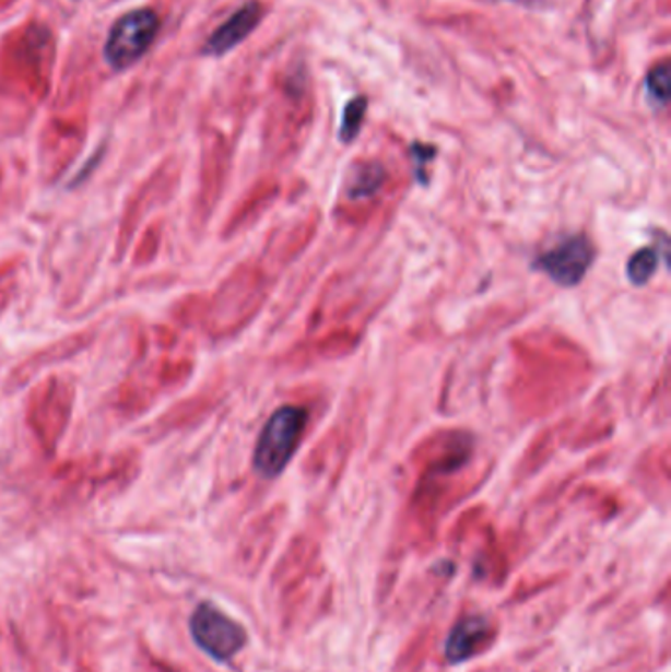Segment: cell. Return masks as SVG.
Returning a JSON list of instances; mask_svg holds the SVG:
<instances>
[{
    "instance_id": "2",
    "label": "cell",
    "mask_w": 671,
    "mask_h": 672,
    "mask_svg": "<svg viewBox=\"0 0 671 672\" xmlns=\"http://www.w3.org/2000/svg\"><path fill=\"white\" fill-rule=\"evenodd\" d=\"M306 423L307 413L302 408L284 405L274 411L260 433L255 450V470L260 476L276 478L284 472L296 452Z\"/></svg>"
},
{
    "instance_id": "7",
    "label": "cell",
    "mask_w": 671,
    "mask_h": 672,
    "mask_svg": "<svg viewBox=\"0 0 671 672\" xmlns=\"http://www.w3.org/2000/svg\"><path fill=\"white\" fill-rule=\"evenodd\" d=\"M671 68L668 61L650 69L646 75V95L654 107H666L670 101Z\"/></svg>"
},
{
    "instance_id": "6",
    "label": "cell",
    "mask_w": 671,
    "mask_h": 672,
    "mask_svg": "<svg viewBox=\"0 0 671 672\" xmlns=\"http://www.w3.org/2000/svg\"><path fill=\"white\" fill-rule=\"evenodd\" d=\"M488 632L491 625L484 617L479 615L464 617L463 622L455 625L454 632L449 634V639L445 644V657L451 663H463L467 659H471L488 641Z\"/></svg>"
},
{
    "instance_id": "3",
    "label": "cell",
    "mask_w": 671,
    "mask_h": 672,
    "mask_svg": "<svg viewBox=\"0 0 671 672\" xmlns=\"http://www.w3.org/2000/svg\"><path fill=\"white\" fill-rule=\"evenodd\" d=\"M191 637L199 649L215 659L228 661L247 644V632L240 625L223 614L217 605L203 602L191 615Z\"/></svg>"
},
{
    "instance_id": "5",
    "label": "cell",
    "mask_w": 671,
    "mask_h": 672,
    "mask_svg": "<svg viewBox=\"0 0 671 672\" xmlns=\"http://www.w3.org/2000/svg\"><path fill=\"white\" fill-rule=\"evenodd\" d=\"M262 4L258 0H248L240 9L235 10L221 26L211 32L205 39L201 54L209 58H223L228 51L238 48L245 39L258 28L262 20Z\"/></svg>"
},
{
    "instance_id": "4",
    "label": "cell",
    "mask_w": 671,
    "mask_h": 672,
    "mask_svg": "<svg viewBox=\"0 0 671 672\" xmlns=\"http://www.w3.org/2000/svg\"><path fill=\"white\" fill-rule=\"evenodd\" d=\"M595 260L592 243L582 234H573L555 244L548 252L540 254L533 268L542 270L550 280L562 287H575Z\"/></svg>"
},
{
    "instance_id": "9",
    "label": "cell",
    "mask_w": 671,
    "mask_h": 672,
    "mask_svg": "<svg viewBox=\"0 0 671 672\" xmlns=\"http://www.w3.org/2000/svg\"><path fill=\"white\" fill-rule=\"evenodd\" d=\"M658 262H660L658 250L641 248V250L632 256L631 262L626 266L628 280L634 285H644V283L650 282L651 275L658 270Z\"/></svg>"
},
{
    "instance_id": "11",
    "label": "cell",
    "mask_w": 671,
    "mask_h": 672,
    "mask_svg": "<svg viewBox=\"0 0 671 672\" xmlns=\"http://www.w3.org/2000/svg\"><path fill=\"white\" fill-rule=\"evenodd\" d=\"M412 154H414L415 166H417V169L422 167V172H420V179H417V181L425 184V162H432V160H434L435 148L424 146V144H414V146H412Z\"/></svg>"
},
{
    "instance_id": "8",
    "label": "cell",
    "mask_w": 671,
    "mask_h": 672,
    "mask_svg": "<svg viewBox=\"0 0 671 672\" xmlns=\"http://www.w3.org/2000/svg\"><path fill=\"white\" fill-rule=\"evenodd\" d=\"M385 181V169L376 164H366V166L355 167V177L351 179V186H349V196L368 197L375 193L378 187L382 186Z\"/></svg>"
},
{
    "instance_id": "1",
    "label": "cell",
    "mask_w": 671,
    "mask_h": 672,
    "mask_svg": "<svg viewBox=\"0 0 671 672\" xmlns=\"http://www.w3.org/2000/svg\"><path fill=\"white\" fill-rule=\"evenodd\" d=\"M158 12L149 7L129 10L115 20L103 46V58L113 71L122 73L137 66L158 38Z\"/></svg>"
},
{
    "instance_id": "10",
    "label": "cell",
    "mask_w": 671,
    "mask_h": 672,
    "mask_svg": "<svg viewBox=\"0 0 671 672\" xmlns=\"http://www.w3.org/2000/svg\"><path fill=\"white\" fill-rule=\"evenodd\" d=\"M366 108H368V101L366 97H355L353 101L346 103L343 108V117H341V128H339V138L349 144L353 142L361 127H363V120H365Z\"/></svg>"
}]
</instances>
